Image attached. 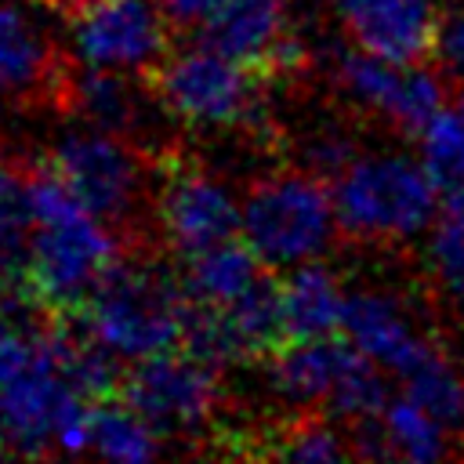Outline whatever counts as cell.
<instances>
[{"label": "cell", "instance_id": "ffe728a7", "mask_svg": "<svg viewBox=\"0 0 464 464\" xmlns=\"http://www.w3.org/2000/svg\"><path fill=\"white\" fill-rule=\"evenodd\" d=\"M279 294H283V315L290 337H330L334 330H341L348 297L341 294V283L326 265L319 261L297 265L279 283Z\"/></svg>", "mask_w": 464, "mask_h": 464}, {"label": "cell", "instance_id": "44dd1931", "mask_svg": "<svg viewBox=\"0 0 464 464\" xmlns=\"http://www.w3.org/2000/svg\"><path fill=\"white\" fill-rule=\"evenodd\" d=\"M163 435L130 406H98L91 420V450L102 464H160Z\"/></svg>", "mask_w": 464, "mask_h": 464}, {"label": "cell", "instance_id": "f1b7e54d", "mask_svg": "<svg viewBox=\"0 0 464 464\" xmlns=\"http://www.w3.org/2000/svg\"><path fill=\"white\" fill-rule=\"evenodd\" d=\"M428 254H431V268L439 283L464 304V225L442 218L431 232Z\"/></svg>", "mask_w": 464, "mask_h": 464}, {"label": "cell", "instance_id": "5bb4252c", "mask_svg": "<svg viewBox=\"0 0 464 464\" xmlns=\"http://www.w3.org/2000/svg\"><path fill=\"white\" fill-rule=\"evenodd\" d=\"M199 40L268 80H294L308 65V47L290 29V0H228Z\"/></svg>", "mask_w": 464, "mask_h": 464}, {"label": "cell", "instance_id": "7a4b0ae2", "mask_svg": "<svg viewBox=\"0 0 464 464\" xmlns=\"http://www.w3.org/2000/svg\"><path fill=\"white\" fill-rule=\"evenodd\" d=\"M188 297L160 261H116L80 304V330L123 362L170 352L185 337Z\"/></svg>", "mask_w": 464, "mask_h": 464}, {"label": "cell", "instance_id": "f546056e", "mask_svg": "<svg viewBox=\"0 0 464 464\" xmlns=\"http://www.w3.org/2000/svg\"><path fill=\"white\" fill-rule=\"evenodd\" d=\"M170 25L178 29H196V25H207L228 0H160Z\"/></svg>", "mask_w": 464, "mask_h": 464}, {"label": "cell", "instance_id": "484cf974", "mask_svg": "<svg viewBox=\"0 0 464 464\" xmlns=\"http://www.w3.org/2000/svg\"><path fill=\"white\" fill-rule=\"evenodd\" d=\"M47 352V326L29 323V315L0 312V381L29 370Z\"/></svg>", "mask_w": 464, "mask_h": 464}, {"label": "cell", "instance_id": "277c9868", "mask_svg": "<svg viewBox=\"0 0 464 464\" xmlns=\"http://www.w3.org/2000/svg\"><path fill=\"white\" fill-rule=\"evenodd\" d=\"M337 225L334 188L312 170H272L250 181L243 196V243L265 268H297L315 261Z\"/></svg>", "mask_w": 464, "mask_h": 464}, {"label": "cell", "instance_id": "8fae6325", "mask_svg": "<svg viewBox=\"0 0 464 464\" xmlns=\"http://www.w3.org/2000/svg\"><path fill=\"white\" fill-rule=\"evenodd\" d=\"M123 402H130L160 435H192L218 413V366L196 359L192 352L149 355L127 373Z\"/></svg>", "mask_w": 464, "mask_h": 464}, {"label": "cell", "instance_id": "9a60e30c", "mask_svg": "<svg viewBox=\"0 0 464 464\" xmlns=\"http://www.w3.org/2000/svg\"><path fill=\"white\" fill-rule=\"evenodd\" d=\"M352 44L366 54L420 65L442 44L435 0H330Z\"/></svg>", "mask_w": 464, "mask_h": 464}, {"label": "cell", "instance_id": "9c48e42d", "mask_svg": "<svg viewBox=\"0 0 464 464\" xmlns=\"http://www.w3.org/2000/svg\"><path fill=\"white\" fill-rule=\"evenodd\" d=\"M163 181L156 188V221L170 250L181 257L236 239L243 228V199L203 163L167 152L160 160Z\"/></svg>", "mask_w": 464, "mask_h": 464}, {"label": "cell", "instance_id": "d6a6232c", "mask_svg": "<svg viewBox=\"0 0 464 464\" xmlns=\"http://www.w3.org/2000/svg\"><path fill=\"white\" fill-rule=\"evenodd\" d=\"M442 218H450V221L464 225V181L442 192Z\"/></svg>", "mask_w": 464, "mask_h": 464}, {"label": "cell", "instance_id": "6da1fadb", "mask_svg": "<svg viewBox=\"0 0 464 464\" xmlns=\"http://www.w3.org/2000/svg\"><path fill=\"white\" fill-rule=\"evenodd\" d=\"M29 185L33 239L25 243V283L40 304L80 312L98 279L120 261L112 225L87 210L51 167L36 170Z\"/></svg>", "mask_w": 464, "mask_h": 464}, {"label": "cell", "instance_id": "4316f807", "mask_svg": "<svg viewBox=\"0 0 464 464\" xmlns=\"http://www.w3.org/2000/svg\"><path fill=\"white\" fill-rule=\"evenodd\" d=\"M33 174H22L0 156V246H25L22 232L33 225Z\"/></svg>", "mask_w": 464, "mask_h": 464}, {"label": "cell", "instance_id": "1f68e13d", "mask_svg": "<svg viewBox=\"0 0 464 464\" xmlns=\"http://www.w3.org/2000/svg\"><path fill=\"white\" fill-rule=\"evenodd\" d=\"M442 51H446L450 65L464 76V14H457V18L450 22V29L442 33Z\"/></svg>", "mask_w": 464, "mask_h": 464}, {"label": "cell", "instance_id": "5b68a950", "mask_svg": "<svg viewBox=\"0 0 464 464\" xmlns=\"http://www.w3.org/2000/svg\"><path fill=\"white\" fill-rule=\"evenodd\" d=\"M435 181L428 167L381 152L355 156L334 178V207L344 236L355 239H406L435 218Z\"/></svg>", "mask_w": 464, "mask_h": 464}, {"label": "cell", "instance_id": "7402d4cb", "mask_svg": "<svg viewBox=\"0 0 464 464\" xmlns=\"http://www.w3.org/2000/svg\"><path fill=\"white\" fill-rule=\"evenodd\" d=\"M257 464H359V453L326 420L304 417L276 431L257 453Z\"/></svg>", "mask_w": 464, "mask_h": 464}, {"label": "cell", "instance_id": "4dcf8cb0", "mask_svg": "<svg viewBox=\"0 0 464 464\" xmlns=\"http://www.w3.org/2000/svg\"><path fill=\"white\" fill-rule=\"evenodd\" d=\"M18 276L25 279V246H0V297Z\"/></svg>", "mask_w": 464, "mask_h": 464}, {"label": "cell", "instance_id": "4fadbf2b", "mask_svg": "<svg viewBox=\"0 0 464 464\" xmlns=\"http://www.w3.org/2000/svg\"><path fill=\"white\" fill-rule=\"evenodd\" d=\"M334 83L366 112L392 123L399 134H424L442 112V80L424 65H399L366 51H337Z\"/></svg>", "mask_w": 464, "mask_h": 464}, {"label": "cell", "instance_id": "cb8c5ba5", "mask_svg": "<svg viewBox=\"0 0 464 464\" xmlns=\"http://www.w3.org/2000/svg\"><path fill=\"white\" fill-rule=\"evenodd\" d=\"M402 381L406 395L424 406L446 431H464V381L453 373L439 348H431L413 370H406Z\"/></svg>", "mask_w": 464, "mask_h": 464}, {"label": "cell", "instance_id": "d4e9b609", "mask_svg": "<svg viewBox=\"0 0 464 464\" xmlns=\"http://www.w3.org/2000/svg\"><path fill=\"white\" fill-rule=\"evenodd\" d=\"M420 149H424V167L439 196L464 181V116L460 112H439L424 127Z\"/></svg>", "mask_w": 464, "mask_h": 464}, {"label": "cell", "instance_id": "52a82bcc", "mask_svg": "<svg viewBox=\"0 0 464 464\" xmlns=\"http://www.w3.org/2000/svg\"><path fill=\"white\" fill-rule=\"evenodd\" d=\"M47 167L105 225L112 228L138 225L149 192V167L141 145L83 123L54 138L47 152Z\"/></svg>", "mask_w": 464, "mask_h": 464}, {"label": "cell", "instance_id": "7c38bea8", "mask_svg": "<svg viewBox=\"0 0 464 464\" xmlns=\"http://www.w3.org/2000/svg\"><path fill=\"white\" fill-rule=\"evenodd\" d=\"M283 341H290V334L283 315V294L272 279H261L254 290H246L239 301L225 308L192 304L181 337L185 352L218 370L272 355Z\"/></svg>", "mask_w": 464, "mask_h": 464}, {"label": "cell", "instance_id": "e575fe53", "mask_svg": "<svg viewBox=\"0 0 464 464\" xmlns=\"http://www.w3.org/2000/svg\"><path fill=\"white\" fill-rule=\"evenodd\" d=\"M457 112H460V116H464V98H460V109H457Z\"/></svg>", "mask_w": 464, "mask_h": 464}, {"label": "cell", "instance_id": "3957f363", "mask_svg": "<svg viewBox=\"0 0 464 464\" xmlns=\"http://www.w3.org/2000/svg\"><path fill=\"white\" fill-rule=\"evenodd\" d=\"M152 91L167 112L196 130H246L265 138L272 130L268 116V76L214 51L199 47L170 51L152 72Z\"/></svg>", "mask_w": 464, "mask_h": 464}, {"label": "cell", "instance_id": "2e32d148", "mask_svg": "<svg viewBox=\"0 0 464 464\" xmlns=\"http://www.w3.org/2000/svg\"><path fill=\"white\" fill-rule=\"evenodd\" d=\"M362 352L330 337H290L268 359V388L286 406H330Z\"/></svg>", "mask_w": 464, "mask_h": 464}, {"label": "cell", "instance_id": "836d02e7", "mask_svg": "<svg viewBox=\"0 0 464 464\" xmlns=\"http://www.w3.org/2000/svg\"><path fill=\"white\" fill-rule=\"evenodd\" d=\"M25 460H29L25 453H18L14 446H7V442L0 439V464H25Z\"/></svg>", "mask_w": 464, "mask_h": 464}, {"label": "cell", "instance_id": "30bf717a", "mask_svg": "<svg viewBox=\"0 0 464 464\" xmlns=\"http://www.w3.org/2000/svg\"><path fill=\"white\" fill-rule=\"evenodd\" d=\"M170 18L152 0H87L72 18V47L83 65L149 76L170 47Z\"/></svg>", "mask_w": 464, "mask_h": 464}, {"label": "cell", "instance_id": "83f0119b", "mask_svg": "<svg viewBox=\"0 0 464 464\" xmlns=\"http://www.w3.org/2000/svg\"><path fill=\"white\" fill-rule=\"evenodd\" d=\"M297 152H301L304 170H312L319 178H337L355 160V141H352L348 130H341L334 123H323V127H315L301 138Z\"/></svg>", "mask_w": 464, "mask_h": 464}, {"label": "cell", "instance_id": "ac0fdd59", "mask_svg": "<svg viewBox=\"0 0 464 464\" xmlns=\"http://www.w3.org/2000/svg\"><path fill=\"white\" fill-rule=\"evenodd\" d=\"M65 62L47 47L33 18L18 7L0 0V91L14 94H54Z\"/></svg>", "mask_w": 464, "mask_h": 464}, {"label": "cell", "instance_id": "e0dca14e", "mask_svg": "<svg viewBox=\"0 0 464 464\" xmlns=\"http://www.w3.org/2000/svg\"><path fill=\"white\" fill-rule=\"evenodd\" d=\"M341 330L348 334V341L362 355H370L373 362H381V366H388L395 373L413 370L431 352V344L410 326L402 304L395 297L381 294V290L348 294Z\"/></svg>", "mask_w": 464, "mask_h": 464}, {"label": "cell", "instance_id": "8992f818", "mask_svg": "<svg viewBox=\"0 0 464 464\" xmlns=\"http://www.w3.org/2000/svg\"><path fill=\"white\" fill-rule=\"evenodd\" d=\"M91 420L94 410L87 406V395L62 373V366L51 355L47 326L44 359L0 381V439L29 460L47 457L51 450L72 457L91 450Z\"/></svg>", "mask_w": 464, "mask_h": 464}, {"label": "cell", "instance_id": "603a6c76", "mask_svg": "<svg viewBox=\"0 0 464 464\" xmlns=\"http://www.w3.org/2000/svg\"><path fill=\"white\" fill-rule=\"evenodd\" d=\"M388 446H392V464H442L446 457V428L417 406L410 395L392 399L381 413Z\"/></svg>", "mask_w": 464, "mask_h": 464}, {"label": "cell", "instance_id": "d6986e66", "mask_svg": "<svg viewBox=\"0 0 464 464\" xmlns=\"http://www.w3.org/2000/svg\"><path fill=\"white\" fill-rule=\"evenodd\" d=\"M261 268H265L261 257L246 243L225 239L218 246H207V250L185 257L181 286H185L188 304L225 308V304L239 301L246 290H254L265 279Z\"/></svg>", "mask_w": 464, "mask_h": 464}, {"label": "cell", "instance_id": "ba28073f", "mask_svg": "<svg viewBox=\"0 0 464 464\" xmlns=\"http://www.w3.org/2000/svg\"><path fill=\"white\" fill-rule=\"evenodd\" d=\"M65 112H72L80 123L120 134L141 149H152L160 160L174 152L167 141V105L134 72L120 69H98V65H69L62 69L54 94H51Z\"/></svg>", "mask_w": 464, "mask_h": 464}]
</instances>
